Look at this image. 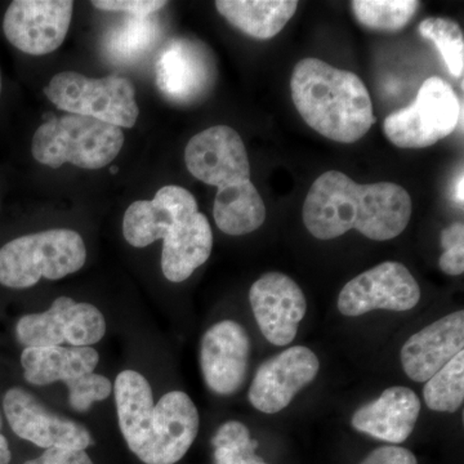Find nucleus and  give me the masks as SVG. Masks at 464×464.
<instances>
[{"instance_id": "obj_20", "label": "nucleus", "mask_w": 464, "mask_h": 464, "mask_svg": "<svg viewBox=\"0 0 464 464\" xmlns=\"http://www.w3.org/2000/svg\"><path fill=\"white\" fill-rule=\"evenodd\" d=\"M114 392L119 427L128 448L139 457L148 442L154 415L151 386L139 372L124 371L116 377Z\"/></svg>"}, {"instance_id": "obj_28", "label": "nucleus", "mask_w": 464, "mask_h": 464, "mask_svg": "<svg viewBox=\"0 0 464 464\" xmlns=\"http://www.w3.org/2000/svg\"><path fill=\"white\" fill-rule=\"evenodd\" d=\"M420 34L436 45L454 78L464 72V36L457 23L447 17H430L420 24Z\"/></svg>"}, {"instance_id": "obj_35", "label": "nucleus", "mask_w": 464, "mask_h": 464, "mask_svg": "<svg viewBox=\"0 0 464 464\" xmlns=\"http://www.w3.org/2000/svg\"><path fill=\"white\" fill-rule=\"evenodd\" d=\"M442 273L458 276L464 273V243L444 250L439 259Z\"/></svg>"}, {"instance_id": "obj_36", "label": "nucleus", "mask_w": 464, "mask_h": 464, "mask_svg": "<svg viewBox=\"0 0 464 464\" xmlns=\"http://www.w3.org/2000/svg\"><path fill=\"white\" fill-rule=\"evenodd\" d=\"M442 248L448 249L451 246H458V244L464 243V225L463 222H456V224L449 226L441 232Z\"/></svg>"}, {"instance_id": "obj_4", "label": "nucleus", "mask_w": 464, "mask_h": 464, "mask_svg": "<svg viewBox=\"0 0 464 464\" xmlns=\"http://www.w3.org/2000/svg\"><path fill=\"white\" fill-rule=\"evenodd\" d=\"M85 259L87 248L76 231L54 228L24 235L0 248V284L26 289L42 277L60 280L81 270Z\"/></svg>"}, {"instance_id": "obj_21", "label": "nucleus", "mask_w": 464, "mask_h": 464, "mask_svg": "<svg viewBox=\"0 0 464 464\" xmlns=\"http://www.w3.org/2000/svg\"><path fill=\"white\" fill-rule=\"evenodd\" d=\"M99 360V353L92 347H26L21 353L24 377L34 386L93 373Z\"/></svg>"}, {"instance_id": "obj_18", "label": "nucleus", "mask_w": 464, "mask_h": 464, "mask_svg": "<svg viewBox=\"0 0 464 464\" xmlns=\"http://www.w3.org/2000/svg\"><path fill=\"white\" fill-rule=\"evenodd\" d=\"M420 413V400L408 387H390L374 401L357 409L353 429L391 444H401L414 431Z\"/></svg>"}, {"instance_id": "obj_39", "label": "nucleus", "mask_w": 464, "mask_h": 464, "mask_svg": "<svg viewBox=\"0 0 464 464\" xmlns=\"http://www.w3.org/2000/svg\"><path fill=\"white\" fill-rule=\"evenodd\" d=\"M2 87H3V84H2V72H0V94H2Z\"/></svg>"}, {"instance_id": "obj_5", "label": "nucleus", "mask_w": 464, "mask_h": 464, "mask_svg": "<svg viewBox=\"0 0 464 464\" xmlns=\"http://www.w3.org/2000/svg\"><path fill=\"white\" fill-rule=\"evenodd\" d=\"M44 94L69 114L88 116L121 130L134 127L140 115L136 90L124 76L92 79L79 72H63L51 79Z\"/></svg>"}, {"instance_id": "obj_2", "label": "nucleus", "mask_w": 464, "mask_h": 464, "mask_svg": "<svg viewBox=\"0 0 464 464\" xmlns=\"http://www.w3.org/2000/svg\"><path fill=\"white\" fill-rule=\"evenodd\" d=\"M290 91L302 119L332 141H359L377 121L364 82L319 58L299 61L293 69Z\"/></svg>"}, {"instance_id": "obj_33", "label": "nucleus", "mask_w": 464, "mask_h": 464, "mask_svg": "<svg viewBox=\"0 0 464 464\" xmlns=\"http://www.w3.org/2000/svg\"><path fill=\"white\" fill-rule=\"evenodd\" d=\"M360 464H418V460L408 449L391 445L375 449Z\"/></svg>"}, {"instance_id": "obj_19", "label": "nucleus", "mask_w": 464, "mask_h": 464, "mask_svg": "<svg viewBox=\"0 0 464 464\" xmlns=\"http://www.w3.org/2000/svg\"><path fill=\"white\" fill-rule=\"evenodd\" d=\"M213 248L209 221L198 212L177 225L163 239L161 270L169 282L182 283L206 264Z\"/></svg>"}, {"instance_id": "obj_17", "label": "nucleus", "mask_w": 464, "mask_h": 464, "mask_svg": "<svg viewBox=\"0 0 464 464\" xmlns=\"http://www.w3.org/2000/svg\"><path fill=\"white\" fill-rule=\"evenodd\" d=\"M464 347V313L450 314L415 333L401 348L405 374L423 383L433 377Z\"/></svg>"}, {"instance_id": "obj_37", "label": "nucleus", "mask_w": 464, "mask_h": 464, "mask_svg": "<svg viewBox=\"0 0 464 464\" xmlns=\"http://www.w3.org/2000/svg\"><path fill=\"white\" fill-rule=\"evenodd\" d=\"M2 417H0V431H2ZM11 449H9L7 439L0 432V464H8L11 462Z\"/></svg>"}, {"instance_id": "obj_7", "label": "nucleus", "mask_w": 464, "mask_h": 464, "mask_svg": "<svg viewBox=\"0 0 464 464\" xmlns=\"http://www.w3.org/2000/svg\"><path fill=\"white\" fill-rule=\"evenodd\" d=\"M216 75L212 53L197 39H170L159 52L155 65L158 90L177 105L199 102L212 90Z\"/></svg>"}, {"instance_id": "obj_3", "label": "nucleus", "mask_w": 464, "mask_h": 464, "mask_svg": "<svg viewBox=\"0 0 464 464\" xmlns=\"http://www.w3.org/2000/svg\"><path fill=\"white\" fill-rule=\"evenodd\" d=\"M124 145L123 130L88 116L52 118L33 137V157L57 169L72 163L83 169H101L111 163Z\"/></svg>"}, {"instance_id": "obj_14", "label": "nucleus", "mask_w": 464, "mask_h": 464, "mask_svg": "<svg viewBox=\"0 0 464 464\" xmlns=\"http://www.w3.org/2000/svg\"><path fill=\"white\" fill-rule=\"evenodd\" d=\"M252 343L239 323L224 320L204 333L200 366L204 381L217 395L230 396L241 390L248 375Z\"/></svg>"}, {"instance_id": "obj_6", "label": "nucleus", "mask_w": 464, "mask_h": 464, "mask_svg": "<svg viewBox=\"0 0 464 464\" xmlns=\"http://www.w3.org/2000/svg\"><path fill=\"white\" fill-rule=\"evenodd\" d=\"M463 124V105L439 76L426 79L411 105L384 119L387 139L400 149H424L450 136Z\"/></svg>"}, {"instance_id": "obj_24", "label": "nucleus", "mask_w": 464, "mask_h": 464, "mask_svg": "<svg viewBox=\"0 0 464 464\" xmlns=\"http://www.w3.org/2000/svg\"><path fill=\"white\" fill-rule=\"evenodd\" d=\"M160 26L150 17L130 16L109 30L103 51L112 63H136L157 45Z\"/></svg>"}, {"instance_id": "obj_38", "label": "nucleus", "mask_w": 464, "mask_h": 464, "mask_svg": "<svg viewBox=\"0 0 464 464\" xmlns=\"http://www.w3.org/2000/svg\"><path fill=\"white\" fill-rule=\"evenodd\" d=\"M463 186V172H460L459 177L457 179L456 185H454V199H456L458 204H460V207H463L464 200Z\"/></svg>"}, {"instance_id": "obj_31", "label": "nucleus", "mask_w": 464, "mask_h": 464, "mask_svg": "<svg viewBox=\"0 0 464 464\" xmlns=\"http://www.w3.org/2000/svg\"><path fill=\"white\" fill-rule=\"evenodd\" d=\"M69 389V402L76 411H88L92 404L103 401L111 395V382L101 374L88 373L65 382Z\"/></svg>"}, {"instance_id": "obj_27", "label": "nucleus", "mask_w": 464, "mask_h": 464, "mask_svg": "<svg viewBox=\"0 0 464 464\" xmlns=\"http://www.w3.org/2000/svg\"><path fill=\"white\" fill-rule=\"evenodd\" d=\"M353 14L362 26L380 32L404 29L417 14L415 0H355L351 3Z\"/></svg>"}, {"instance_id": "obj_10", "label": "nucleus", "mask_w": 464, "mask_h": 464, "mask_svg": "<svg viewBox=\"0 0 464 464\" xmlns=\"http://www.w3.org/2000/svg\"><path fill=\"white\" fill-rule=\"evenodd\" d=\"M5 418L18 438L45 449L85 450L92 436L84 426L61 417L21 387L8 390L3 400Z\"/></svg>"}, {"instance_id": "obj_11", "label": "nucleus", "mask_w": 464, "mask_h": 464, "mask_svg": "<svg viewBox=\"0 0 464 464\" xmlns=\"http://www.w3.org/2000/svg\"><path fill=\"white\" fill-rule=\"evenodd\" d=\"M319 369V359L310 348H286L259 366L250 384V404L262 413H279L315 381Z\"/></svg>"}, {"instance_id": "obj_29", "label": "nucleus", "mask_w": 464, "mask_h": 464, "mask_svg": "<svg viewBox=\"0 0 464 464\" xmlns=\"http://www.w3.org/2000/svg\"><path fill=\"white\" fill-rule=\"evenodd\" d=\"M216 464H268L256 454L257 440L250 438L248 427L228 420L213 436Z\"/></svg>"}, {"instance_id": "obj_15", "label": "nucleus", "mask_w": 464, "mask_h": 464, "mask_svg": "<svg viewBox=\"0 0 464 464\" xmlns=\"http://www.w3.org/2000/svg\"><path fill=\"white\" fill-rule=\"evenodd\" d=\"M200 418L188 393L170 391L155 405L151 429L140 460L145 464L179 462L194 444Z\"/></svg>"}, {"instance_id": "obj_16", "label": "nucleus", "mask_w": 464, "mask_h": 464, "mask_svg": "<svg viewBox=\"0 0 464 464\" xmlns=\"http://www.w3.org/2000/svg\"><path fill=\"white\" fill-rule=\"evenodd\" d=\"M199 212L197 199L179 186H164L152 200L130 204L123 219L125 240L136 248H145L163 240L177 225Z\"/></svg>"}, {"instance_id": "obj_30", "label": "nucleus", "mask_w": 464, "mask_h": 464, "mask_svg": "<svg viewBox=\"0 0 464 464\" xmlns=\"http://www.w3.org/2000/svg\"><path fill=\"white\" fill-rule=\"evenodd\" d=\"M105 333V317L99 308L91 304H72L67 316L66 343L72 347H91L102 340Z\"/></svg>"}, {"instance_id": "obj_22", "label": "nucleus", "mask_w": 464, "mask_h": 464, "mask_svg": "<svg viewBox=\"0 0 464 464\" xmlns=\"http://www.w3.org/2000/svg\"><path fill=\"white\" fill-rule=\"evenodd\" d=\"M217 11L232 26L250 38L266 41L282 32L295 16L298 2L293 0H218Z\"/></svg>"}, {"instance_id": "obj_34", "label": "nucleus", "mask_w": 464, "mask_h": 464, "mask_svg": "<svg viewBox=\"0 0 464 464\" xmlns=\"http://www.w3.org/2000/svg\"><path fill=\"white\" fill-rule=\"evenodd\" d=\"M24 464H93L85 450L48 449L41 457L27 460Z\"/></svg>"}, {"instance_id": "obj_23", "label": "nucleus", "mask_w": 464, "mask_h": 464, "mask_svg": "<svg viewBox=\"0 0 464 464\" xmlns=\"http://www.w3.org/2000/svg\"><path fill=\"white\" fill-rule=\"evenodd\" d=\"M213 217L217 227L232 237L258 230L266 219L264 199L252 181L225 186L217 191Z\"/></svg>"}, {"instance_id": "obj_25", "label": "nucleus", "mask_w": 464, "mask_h": 464, "mask_svg": "<svg viewBox=\"0 0 464 464\" xmlns=\"http://www.w3.org/2000/svg\"><path fill=\"white\" fill-rule=\"evenodd\" d=\"M74 302V299L63 295L45 313L21 317L16 325L17 340L25 348L54 347L65 343L67 316Z\"/></svg>"}, {"instance_id": "obj_26", "label": "nucleus", "mask_w": 464, "mask_h": 464, "mask_svg": "<svg viewBox=\"0 0 464 464\" xmlns=\"http://www.w3.org/2000/svg\"><path fill=\"white\" fill-rule=\"evenodd\" d=\"M426 405L440 413H456L464 402V353H458L447 365L426 382L423 389Z\"/></svg>"}, {"instance_id": "obj_32", "label": "nucleus", "mask_w": 464, "mask_h": 464, "mask_svg": "<svg viewBox=\"0 0 464 464\" xmlns=\"http://www.w3.org/2000/svg\"><path fill=\"white\" fill-rule=\"evenodd\" d=\"M101 11L124 12L133 17H150L166 7L160 0H96L92 2Z\"/></svg>"}, {"instance_id": "obj_8", "label": "nucleus", "mask_w": 464, "mask_h": 464, "mask_svg": "<svg viewBox=\"0 0 464 464\" xmlns=\"http://www.w3.org/2000/svg\"><path fill=\"white\" fill-rule=\"evenodd\" d=\"M420 301V288L411 271L400 262H383L348 282L337 306L342 315L356 317L374 310L404 313Z\"/></svg>"}, {"instance_id": "obj_9", "label": "nucleus", "mask_w": 464, "mask_h": 464, "mask_svg": "<svg viewBox=\"0 0 464 464\" xmlns=\"http://www.w3.org/2000/svg\"><path fill=\"white\" fill-rule=\"evenodd\" d=\"M72 11V0H14L3 20L5 38L24 53L50 54L65 42Z\"/></svg>"}, {"instance_id": "obj_12", "label": "nucleus", "mask_w": 464, "mask_h": 464, "mask_svg": "<svg viewBox=\"0 0 464 464\" xmlns=\"http://www.w3.org/2000/svg\"><path fill=\"white\" fill-rule=\"evenodd\" d=\"M185 163L195 179L217 188L250 179L246 145L227 125H216L192 137L186 146Z\"/></svg>"}, {"instance_id": "obj_13", "label": "nucleus", "mask_w": 464, "mask_h": 464, "mask_svg": "<svg viewBox=\"0 0 464 464\" xmlns=\"http://www.w3.org/2000/svg\"><path fill=\"white\" fill-rule=\"evenodd\" d=\"M249 302L259 331L275 346L295 341L307 311L304 290L282 273L262 275L249 290Z\"/></svg>"}, {"instance_id": "obj_1", "label": "nucleus", "mask_w": 464, "mask_h": 464, "mask_svg": "<svg viewBox=\"0 0 464 464\" xmlns=\"http://www.w3.org/2000/svg\"><path fill=\"white\" fill-rule=\"evenodd\" d=\"M411 217V195L398 183L360 185L340 170L316 179L304 203V226L320 240L335 239L353 228L368 239H395Z\"/></svg>"}]
</instances>
